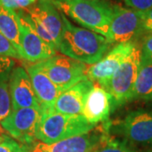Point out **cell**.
<instances>
[{
    "label": "cell",
    "instance_id": "cell-4",
    "mask_svg": "<svg viewBox=\"0 0 152 152\" xmlns=\"http://www.w3.org/2000/svg\"><path fill=\"white\" fill-rule=\"evenodd\" d=\"M140 62L141 50L136 44L104 88L112 96L113 108L118 107L133 100Z\"/></svg>",
    "mask_w": 152,
    "mask_h": 152
},
{
    "label": "cell",
    "instance_id": "cell-18",
    "mask_svg": "<svg viewBox=\"0 0 152 152\" xmlns=\"http://www.w3.org/2000/svg\"><path fill=\"white\" fill-rule=\"evenodd\" d=\"M0 31L13 44L21 58L19 18L16 11L0 6Z\"/></svg>",
    "mask_w": 152,
    "mask_h": 152
},
{
    "label": "cell",
    "instance_id": "cell-17",
    "mask_svg": "<svg viewBox=\"0 0 152 152\" xmlns=\"http://www.w3.org/2000/svg\"><path fill=\"white\" fill-rule=\"evenodd\" d=\"M15 61L11 58L0 55V122L4 119L12 110L10 81Z\"/></svg>",
    "mask_w": 152,
    "mask_h": 152
},
{
    "label": "cell",
    "instance_id": "cell-12",
    "mask_svg": "<svg viewBox=\"0 0 152 152\" xmlns=\"http://www.w3.org/2000/svg\"><path fill=\"white\" fill-rule=\"evenodd\" d=\"M24 10L48 32L58 51L63 36V20L61 12L53 2L51 0H37L34 4Z\"/></svg>",
    "mask_w": 152,
    "mask_h": 152
},
{
    "label": "cell",
    "instance_id": "cell-10",
    "mask_svg": "<svg viewBox=\"0 0 152 152\" xmlns=\"http://www.w3.org/2000/svg\"><path fill=\"white\" fill-rule=\"evenodd\" d=\"M95 129L53 144L40 142L34 146L31 152H92L100 144L104 134L108 130V126L102 131Z\"/></svg>",
    "mask_w": 152,
    "mask_h": 152
},
{
    "label": "cell",
    "instance_id": "cell-22",
    "mask_svg": "<svg viewBox=\"0 0 152 152\" xmlns=\"http://www.w3.org/2000/svg\"><path fill=\"white\" fill-rule=\"evenodd\" d=\"M0 55L9 58L21 59L17 50L15 48L13 44L4 37V35L0 31Z\"/></svg>",
    "mask_w": 152,
    "mask_h": 152
},
{
    "label": "cell",
    "instance_id": "cell-27",
    "mask_svg": "<svg viewBox=\"0 0 152 152\" xmlns=\"http://www.w3.org/2000/svg\"><path fill=\"white\" fill-rule=\"evenodd\" d=\"M0 132H1V128H0Z\"/></svg>",
    "mask_w": 152,
    "mask_h": 152
},
{
    "label": "cell",
    "instance_id": "cell-15",
    "mask_svg": "<svg viewBox=\"0 0 152 152\" xmlns=\"http://www.w3.org/2000/svg\"><path fill=\"white\" fill-rule=\"evenodd\" d=\"M33 89L41 107V113L53 110L55 102L62 91L52 81L37 63L26 67Z\"/></svg>",
    "mask_w": 152,
    "mask_h": 152
},
{
    "label": "cell",
    "instance_id": "cell-19",
    "mask_svg": "<svg viewBox=\"0 0 152 152\" xmlns=\"http://www.w3.org/2000/svg\"><path fill=\"white\" fill-rule=\"evenodd\" d=\"M134 100L152 101V62H140L132 101Z\"/></svg>",
    "mask_w": 152,
    "mask_h": 152
},
{
    "label": "cell",
    "instance_id": "cell-13",
    "mask_svg": "<svg viewBox=\"0 0 152 152\" xmlns=\"http://www.w3.org/2000/svg\"><path fill=\"white\" fill-rule=\"evenodd\" d=\"M12 110L32 107L41 112V107L33 89L30 76L21 67L14 68L10 81Z\"/></svg>",
    "mask_w": 152,
    "mask_h": 152
},
{
    "label": "cell",
    "instance_id": "cell-28",
    "mask_svg": "<svg viewBox=\"0 0 152 152\" xmlns=\"http://www.w3.org/2000/svg\"><path fill=\"white\" fill-rule=\"evenodd\" d=\"M26 152H28V151H26Z\"/></svg>",
    "mask_w": 152,
    "mask_h": 152
},
{
    "label": "cell",
    "instance_id": "cell-23",
    "mask_svg": "<svg viewBox=\"0 0 152 152\" xmlns=\"http://www.w3.org/2000/svg\"><path fill=\"white\" fill-rule=\"evenodd\" d=\"M37 0H0V6L9 10H20L31 6Z\"/></svg>",
    "mask_w": 152,
    "mask_h": 152
},
{
    "label": "cell",
    "instance_id": "cell-8",
    "mask_svg": "<svg viewBox=\"0 0 152 152\" xmlns=\"http://www.w3.org/2000/svg\"><path fill=\"white\" fill-rule=\"evenodd\" d=\"M136 44L134 41L116 44L113 48L102 59L88 68L87 78L91 81L97 83L100 86L105 88Z\"/></svg>",
    "mask_w": 152,
    "mask_h": 152
},
{
    "label": "cell",
    "instance_id": "cell-11",
    "mask_svg": "<svg viewBox=\"0 0 152 152\" xmlns=\"http://www.w3.org/2000/svg\"><path fill=\"white\" fill-rule=\"evenodd\" d=\"M18 18L21 59L37 64L56 55L57 50L54 47L44 42L21 17L18 15Z\"/></svg>",
    "mask_w": 152,
    "mask_h": 152
},
{
    "label": "cell",
    "instance_id": "cell-3",
    "mask_svg": "<svg viewBox=\"0 0 152 152\" xmlns=\"http://www.w3.org/2000/svg\"><path fill=\"white\" fill-rule=\"evenodd\" d=\"M96 127L82 115H66L52 110L41 113L36 138L44 144H53L90 132Z\"/></svg>",
    "mask_w": 152,
    "mask_h": 152
},
{
    "label": "cell",
    "instance_id": "cell-21",
    "mask_svg": "<svg viewBox=\"0 0 152 152\" xmlns=\"http://www.w3.org/2000/svg\"><path fill=\"white\" fill-rule=\"evenodd\" d=\"M27 147L22 145L8 136L0 137V152H26Z\"/></svg>",
    "mask_w": 152,
    "mask_h": 152
},
{
    "label": "cell",
    "instance_id": "cell-9",
    "mask_svg": "<svg viewBox=\"0 0 152 152\" xmlns=\"http://www.w3.org/2000/svg\"><path fill=\"white\" fill-rule=\"evenodd\" d=\"M119 129L133 145H152V109L131 111L121 121Z\"/></svg>",
    "mask_w": 152,
    "mask_h": 152
},
{
    "label": "cell",
    "instance_id": "cell-14",
    "mask_svg": "<svg viewBox=\"0 0 152 152\" xmlns=\"http://www.w3.org/2000/svg\"><path fill=\"white\" fill-rule=\"evenodd\" d=\"M112 109V96L104 88L94 82L92 88L87 94L81 115L88 123L96 126L107 121Z\"/></svg>",
    "mask_w": 152,
    "mask_h": 152
},
{
    "label": "cell",
    "instance_id": "cell-24",
    "mask_svg": "<svg viewBox=\"0 0 152 152\" xmlns=\"http://www.w3.org/2000/svg\"><path fill=\"white\" fill-rule=\"evenodd\" d=\"M129 9L139 12H145L152 9V0H124Z\"/></svg>",
    "mask_w": 152,
    "mask_h": 152
},
{
    "label": "cell",
    "instance_id": "cell-20",
    "mask_svg": "<svg viewBox=\"0 0 152 152\" xmlns=\"http://www.w3.org/2000/svg\"><path fill=\"white\" fill-rule=\"evenodd\" d=\"M92 152H139L134 145L129 141L120 140L113 137H110L108 132L104 134L98 146Z\"/></svg>",
    "mask_w": 152,
    "mask_h": 152
},
{
    "label": "cell",
    "instance_id": "cell-25",
    "mask_svg": "<svg viewBox=\"0 0 152 152\" xmlns=\"http://www.w3.org/2000/svg\"><path fill=\"white\" fill-rule=\"evenodd\" d=\"M141 60L152 62V33L147 35L145 38L141 48Z\"/></svg>",
    "mask_w": 152,
    "mask_h": 152
},
{
    "label": "cell",
    "instance_id": "cell-2",
    "mask_svg": "<svg viewBox=\"0 0 152 152\" xmlns=\"http://www.w3.org/2000/svg\"><path fill=\"white\" fill-rule=\"evenodd\" d=\"M57 9L87 30L108 39L113 5L106 0H51Z\"/></svg>",
    "mask_w": 152,
    "mask_h": 152
},
{
    "label": "cell",
    "instance_id": "cell-16",
    "mask_svg": "<svg viewBox=\"0 0 152 152\" xmlns=\"http://www.w3.org/2000/svg\"><path fill=\"white\" fill-rule=\"evenodd\" d=\"M93 85L94 82L87 78L63 91L57 98L53 110L66 115H81L87 94Z\"/></svg>",
    "mask_w": 152,
    "mask_h": 152
},
{
    "label": "cell",
    "instance_id": "cell-5",
    "mask_svg": "<svg viewBox=\"0 0 152 152\" xmlns=\"http://www.w3.org/2000/svg\"><path fill=\"white\" fill-rule=\"evenodd\" d=\"M37 64L62 92L87 79L86 64L67 56L54 55Z\"/></svg>",
    "mask_w": 152,
    "mask_h": 152
},
{
    "label": "cell",
    "instance_id": "cell-1",
    "mask_svg": "<svg viewBox=\"0 0 152 152\" xmlns=\"http://www.w3.org/2000/svg\"><path fill=\"white\" fill-rule=\"evenodd\" d=\"M61 16L63 36L58 51L86 64L92 65L102 59L113 44L97 33L74 26L63 13Z\"/></svg>",
    "mask_w": 152,
    "mask_h": 152
},
{
    "label": "cell",
    "instance_id": "cell-26",
    "mask_svg": "<svg viewBox=\"0 0 152 152\" xmlns=\"http://www.w3.org/2000/svg\"><path fill=\"white\" fill-rule=\"evenodd\" d=\"M141 33H152V9L142 12Z\"/></svg>",
    "mask_w": 152,
    "mask_h": 152
},
{
    "label": "cell",
    "instance_id": "cell-7",
    "mask_svg": "<svg viewBox=\"0 0 152 152\" xmlns=\"http://www.w3.org/2000/svg\"><path fill=\"white\" fill-rule=\"evenodd\" d=\"M142 12L113 5L108 40L112 44L131 42L141 33Z\"/></svg>",
    "mask_w": 152,
    "mask_h": 152
},
{
    "label": "cell",
    "instance_id": "cell-6",
    "mask_svg": "<svg viewBox=\"0 0 152 152\" xmlns=\"http://www.w3.org/2000/svg\"><path fill=\"white\" fill-rule=\"evenodd\" d=\"M41 118V112L32 107L11 110L3 119L1 126L14 139L24 145H30L37 140L36 134Z\"/></svg>",
    "mask_w": 152,
    "mask_h": 152
}]
</instances>
